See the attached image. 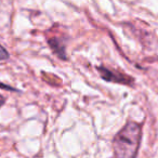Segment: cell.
<instances>
[{
    "mask_svg": "<svg viewBox=\"0 0 158 158\" xmlns=\"http://www.w3.org/2000/svg\"><path fill=\"white\" fill-rule=\"evenodd\" d=\"M49 46L51 47L52 51L62 60H66V51L65 44H63V40L57 37H52L48 40Z\"/></svg>",
    "mask_w": 158,
    "mask_h": 158,
    "instance_id": "cell-3",
    "label": "cell"
},
{
    "mask_svg": "<svg viewBox=\"0 0 158 158\" xmlns=\"http://www.w3.org/2000/svg\"><path fill=\"white\" fill-rule=\"evenodd\" d=\"M10 57V54L7 50L5 49V47L0 46V62L1 61H6Z\"/></svg>",
    "mask_w": 158,
    "mask_h": 158,
    "instance_id": "cell-4",
    "label": "cell"
},
{
    "mask_svg": "<svg viewBox=\"0 0 158 158\" xmlns=\"http://www.w3.org/2000/svg\"><path fill=\"white\" fill-rule=\"evenodd\" d=\"M0 88L1 89H5V90H7V91H13V92H18V89H15V88H13V87H11V86H8V85H6V84H2V82H0Z\"/></svg>",
    "mask_w": 158,
    "mask_h": 158,
    "instance_id": "cell-5",
    "label": "cell"
},
{
    "mask_svg": "<svg viewBox=\"0 0 158 158\" xmlns=\"http://www.w3.org/2000/svg\"><path fill=\"white\" fill-rule=\"evenodd\" d=\"M142 127L140 123L130 121L114 138V158H135L140 146Z\"/></svg>",
    "mask_w": 158,
    "mask_h": 158,
    "instance_id": "cell-1",
    "label": "cell"
},
{
    "mask_svg": "<svg viewBox=\"0 0 158 158\" xmlns=\"http://www.w3.org/2000/svg\"><path fill=\"white\" fill-rule=\"evenodd\" d=\"M98 70H99V73H100V76H101L105 81L116 82V84L127 85V86L133 85L134 79L126 74L113 72V70H110L108 68L103 67V66H99Z\"/></svg>",
    "mask_w": 158,
    "mask_h": 158,
    "instance_id": "cell-2",
    "label": "cell"
},
{
    "mask_svg": "<svg viewBox=\"0 0 158 158\" xmlns=\"http://www.w3.org/2000/svg\"><path fill=\"white\" fill-rule=\"evenodd\" d=\"M3 102H5V98H3V97H0V106L2 105Z\"/></svg>",
    "mask_w": 158,
    "mask_h": 158,
    "instance_id": "cell-6",
    "label": "cell"
}]
</instances>
